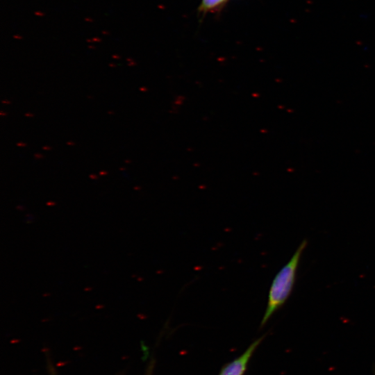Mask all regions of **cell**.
<instances>
[{
    "label": "cell",
    "mask_w": 375,
    "mask_h": 375,
    "mask_svg": "<svg viewBox=\"0 0 375 375\" xmlns=\"http://www.w3.org/2000/svg\"><path fill=\"white\" fill-rule=\"evenodd\" d=\"M306 246L307 240H303L290 260L274 276L269 288L267 307L260 322V327H262L274 312L284 305L291 294L295 283L298 266Z\"/></svg>",
    "instance_id": "1"
},
{
    "label": "cell",
    "mask_w": 375,
    "mask_h": 375,
    "mask_svg": "<svg viewBox=\"0 0 375 375\" xmlns=\"http://www.w3.org/2000/svg\"><path fill=\"white\" fill-rule=\"evenodd\" d=\"M262 340V337L254 340L237 358L226 364L219 375H244L253 353Z\"/></svg>",
    "instance_id": "2"
},
{
    "label": "cell",
    "mask_w": 375,
    "mask_h": 375,
    "mask_svg": "<svg viewBox=\"0 0 375 375\" xmlns=\"http://www.w3.org/2000/svg\"><path fill=\"white\" fill-rule=\"evenodd\" d=\"M229 0H201L199 12L203 14L216 12L221 10Z\"/></svg>",
    "instance_id": "3"
}]
</instances>
